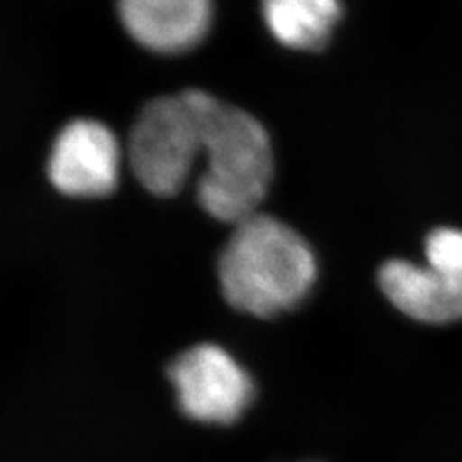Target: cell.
<instances>
[{"label": "cell", "mask_w": 462, "mask_h": 462, "mask_svg": "<svg viewBox=\"0 0 462 462\" xmlns=\"http://www.w3.org/2000/svg\"><path fill=\"white\" fill-rule=\"evenodd\" d=\"M200 122L205 173L197 187L200 207L212 218L241 224L258 214L273 173V151L254 116L222 103L207 91H191Z\"/></svg>", "instance_id": "1"}, {"label": "cell", "mask_w": 462, "mask_h": 462, "mask_svg": "<svg viewBox=\"0 0 462 462\" xmlns=\"http://www.w3.org/2000/svg\"><path fill=\"white\" fill-rule=\"evenodd\" d=\"M268 32L287 49L318 51L341 20L339 0H263Z\"/></svg>", "instance_id": "8"}, {"label": "cell", "mask_w": 462, "mask_h": 462, "mask_svg": "<svg viewBox=\"0 0 462 462\" xmlns=\"http://www.w3.org/2000/svg\"><path fill=\"white\" fill-rule=\"evenodd\" d=\"M120 166L122 149L110 129L95 120H76L52 144L49 178L64 195L105 197L118 185Z\"/></svg>", "instance_id": "5"}, {"label": "cell", "mask_w": 462, "mask_h": 462, "mask_svg": "<svg viewBox=\"0 0 462 462\" xmlns=\"http://www.w3.org/2000/svg\"><path fill=\"white\" fill-rule=\"evenodd\" d=\"M385 299L411 320L445 326L462 320V300L426 264L387 260L378 272Z\"/></svg>", "instance_id": "7"}, {"label": "cell", "mask_w": 462, "mask_h": 462, "mask_svg": "<svg viewBox=\"0 0 462 462\" xmlns=\"http://www.w3.org/2000/svg\"><path fill=\"white\" fill-rule=\"evenodd\" d=\"M200 122L191 91L158 97L135 120L127 143V161L144 189L176 195L200 156Z\"/></svg>", "instance_id": "3"}, {"label": "cell", "mask_w": 462, "mask_h": 462, "mask_svg": "<svg viewBox=\"0 0 462 462\" xmlns=\"http://www.w3.org/2000/svg\"><path fill=\"white\" fill-rule=\"evenodd\" d=\"M181 411L199 422L231 424L253 401V382L216 345H197L170 366Z\"/></svg>", "instance_id": "4"}, {"label": "cell", "mask_w": 462, "mask_h": 462, "mask_svg": "<svg viewBox=\"0 0 462 462\" xmlns=\"http://www.w3.org/2000/svg\"><path fill=\"white\" fill-rule=\"evenodd\" d=\"M229 305L260 318L295 309L316 282V256L293 227L254 214L236 226L220 256Z\"/></svg>", "instance_id": "2"}, {"label": "cell", "mask_w": 462, "mask_h": 462, "mask_svg": "<svg viewBox=\"0 0 462 462\" xmlns=\"http://www.w3.org/2000/svg\"><path fill=\"white\" fill-rule=\"evenodd\" d=\"M424 264L462 300V229L430 231L424 241Z\"/></svg>", "instance_id": "9"}, {"label": "cell", "mask_w": 462, "mask_h": 462, "mask_svg": "<svg viewBox=\"0 0 462 462\" xmlns=\"http://www.w3.org/2000/svg\"><path fill=\"white\" fill-rule=\"evenodd\" d=\"M127 33L144 49L178 54L205 39L212 22V0H118Z\"/></svg>", "instance_id": "6"}]
</instances>
